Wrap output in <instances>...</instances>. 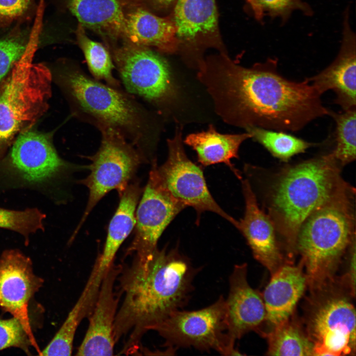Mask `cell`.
Returning <instances> with one entry per match:
<instances>
[{"label": "cell", "instance_id": "obj_1", "mask_svg": "<svg viewBox=\"0 0 356 356\" xmlns=\"http://www.w3.org/2000/svg\"><path fill=\"white\" fill-rule=\"evenodd\" d=\"M203 61L197 78L226 123L296 132L329 114L320 95L306 79L290 80L278 71L276 58L246 67L223 55Z\"/></svg>", "mask_w": 356, "mask_h": 356}, {"label": "cell", "instance_id": "obj_2", "mask_svg": "<svg viewBox=\"0 0 356 356\" xmlns=\"http://www.w3.org/2000/svg\"><path fill=\"white\" fill-rule=\"evenodd\" d=\"M200 268L176 249L158 248L147 258L134 256L121 265L117 280L123 302L114 326L116 343L127 337L121 353L130 355L140 349L144 334L153 329L189 300L194 278Z\"/></svg>", "mask_w": 356, "mask_h": 356}, {"label": "cell", "instance_id": "obj_3", "mask_svg": "<svg viewBox=\"0 0 356 356\" xmlns=\"http://www.w3.org/2000/svg\"><path fill=\"white\" fill-rule=\"evenodd\" d=\"M56 80L76 119L100 129L120 133L144 161L153 158L160 133L158 115L147 110L122 88L97 81L74 64H64Z\"/></svg>", "mask_w": 356, "mask_h": 356}, {"label": "cell", "instance_id": "obj_4", "mask_svg": "<svg viewBox=\"0 0 356 356\" xmlns=\"http://www.w3.org/2000/svg\"><path fill=\"white\" fill-rule=\"evenodd\" d=\"M340 168L329 153L287 167L272 185L267 214L288 258L304 222L347 183Z\"/></svg>", "mask_w": 356, "mask_h": 356}, {"label": "cell", "instance_id": "obj_5", "mask_svg": "<svg viewBox=\"0 0 356 356\" xmlns=\"http://www.w3.org/2000/svg\"><path fill=\"white\" fill-rule=\"evenodd\" d=\"M355 189L347 183L302 225L296 250L301 256L310 289L334 277L356 239Z\"/></svg>", "mask_w": 356, "mask_h": 356}, {"label": "cell", "instance_id": "obj_6", "mask_svg": "<svg viewBox=\"0 0 356 356\" xmlns=\"http://www.w3.org/2000/svg\"><path fill=\"white\" fill-rule=\"evenodd\" d=\"M310 290L305 323L313 356L355 355L356 310L350 290L334 277Z\"/></svg>", "mask_w": 356, "mask_h": 356}, {"label": "cell", "instance_id": "obj_7", "mask_svg": "<svg viewBox=\"0 0 356 356\" xmlns=\"http://www.w3.org/2000/svg\"><path fill=\"white\" fill-rule=\"evenodd\" d=\"M37 44H32L0 84V162L16 134L47 106L52 76L44 65L32 62Z\"/></svg>", "mask_w": 356, "mask_h": 356}, {"label": "cell", "instance_id": "obj_8", "mask_svg": "<svg viewBox=\"0 0 356 356\" xmlns=\"http://www.w3.org/2000/svg\"><path fill=\"white\" fill-rule=\"evenodd\" d=\"M111 56L128 92L149 104L160 117L175 118L180 87L164 57L149 47L130 42L114 49Z\"/></svg>", "mask_w": 356, "mask_h": 356}, {"label": "cell", "instance_id": "obj_9", "mask_svg": "<svg viewBox=\"0 0 356 356\" xmlns=\"http://www.w3.org/2000/svg\"><path fill=\"white\" fill-rule=\"evenodd\" d=\"M227 329L225 299L221 296L204 308L173 312L153 330L164 338L166 347H193L201 351L215 350L224 356H240Z\"/></svg>", "mask_w": 356, "mask_h": 356}, {"label": "cell", "instance_id": "obj_10", "mask_svg": "<svg viewBox=\"0 0 356 356\" xmlns=\"http://www.w3.org/2000/svg\"><path fill=\"white\" fill-rule=\"evenodd\" d=\"M101 140L97 151L88 157L90 173L81 182L87 187L89 196L83 216L71 239L96 204L107 193L124 190L144 159L136 148L120 133L109 128L99 131Z\"/></svg>", "mask_w": 356, "mask_h": 356}, {"label": "cell", "instance_id": "obj_11", "mask_svg": "<svg viewBox=\"0 0 356 356\" xmlns=\"http://www.w3.org/2000/svg\"><path fill=\"white\" fill-rule=\"evenodd\" d=\"M168 155L158 166L154 159L151 170L162 187L185 207H191L199 215L206 211L215 213L236 228L238 221L219 205L208 188L202 170L187 156L183 145L181 126L167 140Z\"/></svg>", "mask_w": 356, "mask_h": 356}, {"label": "cell", "instance_id": "obj_12", "mask_svg": "<svg viewBox=\"0 0 356 356\" xmlns=\"http://www.w3.org/2000/svg\"><path fill=\"white\" fill-rule=\"evenodd\" d=\"M70 168L71 164L59 156L47 135L27 130L15 140L0 171L19 186L42 188Z\"/></svg>", "mask_w": 356, "mask_h": 356}, {"label": "cell", "instance_id": "obj_13", "mask_svg": "<svg viewBox=\"0 0 356 356\" xmlns=\"http://www.w3.org/2000/svg\"><path fill=\"white\" fill-rule=\"evenodd\" d=\"M43 280L33 270L32 261L20 251L6 250L0 257V306L18 319L25 330L31 345L40 355L30 325L28 306Z\"/></svg>", "mask_w": 356, "mask_h": 356}, {"label": "cell", "instance_id": "obj_14", "mask_svg": "<svg viewBox=\"0 0 356 356\" xmlns=\"http://www.w3.org/2000/svg\"><path fill=\"white\" fill-rule=\"evenodd\" d=\"M185 208L162 187L151 170L136 209L135 234L127 253L142 258L152 256L164 230Z\"/></svg>", "mask_w": 356, "mask_h": 356}, {"label": "cell", "instance_id": "obj_15", "mask_svg": "<svg viewBox=\"0 0 356 356\" xmlns=\"http://www.w3.org/2000/svg\"><path fill=\"white\" fill-rule=\"evenodd\" d=\"M121 265L114 262L102 279L93 309L89 315V325L76 356H111L116 341L114 326L120 296L115 292V283Z\"/></svg>", "mask_w": 356, "mask_h": 356}, {"label": "cell", "instance_id": "obj_16", "mask_svg": "<svg viewBox=\"0 0 356 356\" xmlns=\"http://www.w3.org/2000/svg\"><path fill=\"white\" fill-rule=\"evenodd\" d=\"M241 185L245 212L236 228L244 236L254 257L272 274L289 262L285 261L273 223L259 207L249 181L242 180Z\"/></svg>", "mask_w": 356, "mask_h": 356}, {"label": "cell", "instance_id": "obj_17", "mask_svg": "<svg viewBox=\"0 0 356 356\" xmlns=\"http://www.w3.org/2000/svg\"><path fill=\"white\" fill-rule=\"evenodd\" d=\"M349 14L347 8L344 15L341 45L336 58L318 74L307 78L320 95L333 91L335 103L343 110L356 108V39L350 24Z\"/></svg>", "mask_w": 356, "mask_h": 356}, {"label": "cell", "instance_id": "obj_18", "mask_svg": "<svg viewBox=\"0 0 356 356\" xmlns=\"http://www.w3.org/2000/svg\"><path fill=\"white\" fill-rule=\"evenodd\" d=\"M229 292L225 299L227 333L235 341L254 331L261 333L266 310L262 295L247 280V265L234 266L229 278Z\"/></svg>", "mask_w": 356, "mask_h": 356}, {"label": "cell", "instance_id": "obj_19", "mask_svg": "<svg viewBox=\"0 0 356 356\" xmlns=\"http://www.w3.org/2000/svg\"><path fill=\"white\" fill-rule=\"evenodd\" d=\"M304 268L301 260L298 265L288 262L271 274L261 294L266 310L265 324L270 330L292 316L308 286Z\"/></svg>", "mask_w": 356, "mask_h": 356}, {"label": "cell", "instance_id": "obj_20", "mask_svg": "<svg viewBox=\"0 0 356 356\" xmlns=\"http://www.w3.org/2000/svg\"><path fill=\"white\" fill-rule=\"evenodd\" d=\"M174 21L179 41L196 45L219 36L215 0H178Z\"/></svg>", "mask_w": 356, "mask_h": 356}, {"label": "cell", "instance_id": "obj_21", "mask_svg": "<svg viewBox=\"0 0 356 356\" xmlns=\"http://www.w3.org/2000/svg\"><path fill=\"white\" fill-rule=\"evenodd\" d=\"M125 36L130 43L153 46L165 53L175 52L178 40L174 20L161 17L141 7L125 14Z\"/></svg>", "mask_w": 356, "mask_h": 356}, {"label": "cell", "instance_id": "obj_22", "mask_svg": "<svg viewBox=\"0 0 356 356\" xmlns=\"http://www.w3.org/2000/svg\"><path fill=\"white\" fill-rule=\"evenodd\" d=\"M142 193L139 182L134 181L130 183L120 194L119 204L109 224L103 252L94 266L101 278L113 263L118 250L135 226L136 209Z\"/></svg>", "mask_w": 356, "mask_h": 356}, {"label": "cell", "instance_id": "obj_23", "mask_svg": "<svg viewBox=\"0 0 356 356\" xmlns=\"http://www.w3.org/2000/svg\"><path fill=\"white\" fill-rule=\"evenodd\" d=\"M84 28L112 39L125 36L126 15L120 0H64Z\"/></svg>", "mask_w": 356, "mask_h": 356}, {"label": "cell", "instance_id": "obj_24", "mask_svg": "<svg viewBox=\"0 0 356 356\" xmlns=\"http://www.w3.org/2000/svg\"><path fill=\"white\" fill-rule=\"evenodd\" d=\"M251 138L247 132L236 134H222L210 125L205 131L187 135L183 142L196 152L198 161L202 166L224 163L238 178L241 179L239 172L231 163V160L238 158L240 145Z\"/></svg>", "mask_w": 356, "mask_h": 356}, {"label": "cell", "instance_id": "obj_25", "mask_svg": "<svg viewBox=\"0 0 356 356\" xmlns=\"http://www.w3.org/2000/svg\"><path fill=\"white\" fill-rule=\"evenodd\" d=\"M101 281L91 273L78 301L54 337L41 351V356H69L72 353L76 330L81 321L89 316L94 306Z\"/></svg>", "mask_w": 356, "mask_h": 356}, {"label": "cell", "instance_id": "obj_26", "mask_svg": "<svg viewBox=\"0 0 356 356\" xmlns=\"http://www.w3.org/2000/svg\"><path fill=\"white\" fill-rule=\"evenodd\" d=\"M291 317L266 334L268 341L267 355L313 356V345L306 330Z\"/></svg>", "mask_w": 356, "mask_h": 356}, {"label": "cell", "instance_id": "obj_27", "mask_svg": "<svg viewBox=\"0 0 356 356\" xmlns=\"http://www.w3.org/2000/svg\"><path fill=\"white\" fill-rule=\"evenodd\" d=\"M245 129L251 135V138L262 145L272 156L285 162L319 144L307 141L287 132L257 127H249Z\"/></svg>", "mask_w": 356, "mask_h": 356}, {"label": "cell", "instance_id": "obj_28", "mask_svg": "<svg viewBox=\"0 0 356 356\" xmlns=\"http://www.w3.org/2000/svg\"><path fill=\"white\" fill-rule=\"evenodd\" d=\"M75 34L79 47L85 56L92 77L110 86L121 88V83L113 74L115 66L107 49L87 35L85 28L79 23Z\"/></svg>", "mask_w": 356, "mask_h": 356}, {"label": "cell", "instance_id": "obj_29", "mask_svg": "<svg viewBox=\"0 0 356 356\" xmlns=\"http://www.w3.org/2000/svg\"><path fill=\"white\" fill-rule=\"evenodd\" d=\"M335 121V146L330 154L341 167L356 159V108L329 114Z\"/></svg>", "mask_w": 356, "mask_h": 356}, {"label": "cell", "instance_id": "obj_30", "mask_svg": "<svg viewBox=\"0 0 356 356\" xmlns=\"http://www.w3.org/2000/svg\"><path fill=\"white\" fill-rule=\"evenodd\" d=\"M39 27L35 25L30 36L25 32L15 30L0 39V84L38 38Z\"/></svg>", "mask_w": 356, "mask_h": 356}, {"label": "cell", "instance_id": "obj_31", "mask_svg": "<svg viewBox=\"0 0 356 356\" xmlns=\"http://www.w3.org/2000/svg\"><path fill=\"white\" fill-rule=\"evenodd\" d=\"M45 218L44 213L36 208L19 211L0 207V228L20 234L27 243L32 234L44 230Z\"/></svg>", "mask_w": 356, "mask_h": 356}, {"label": "cell", "instance_id": "obj_32", "mask_svg": "<svg viewBox=\"0 0 356 356\" xmlns=\"http://www.w3.org/2000/svg\"><path fill=\"white\" fill-rule=\"evenodd\" d=\"M31 345L22 324L16 318L0 319V351L10 347L21 349L29 353Z\"/></svg>", "mask_w": 356, "mask_h": 356}, {"label": "cell", "instance_id": "obj_33", "mask_svg": "<svg viewBox=\"0 0 356 356\" xmlns=\"http://www.w3.org/2000/svg\"><path fill=\"white\" fill-rule=\"evenodd\" d=\"M264 15L272 18H279L283 22L287 21L292 12L300 10L307 15H311L312 10L302 0H257Z\"/></svg>", "mask_w": 356, "mask_h": 356}, {"label": "cell", "instance_id": "obj_34", "mask_svg": "<svg viewBox=\"0 0 356 356\" xmlns=\"http://www.w3.org/2000/svg\"><path fill=\"white\" fill-rule=\"evenodd\" d=\"M34 0H0V32L32 10Z\"/></svg>", "mask_w": 356, "mask_h": 356}, {"label": "cell", "instance_id": "obj_35", "mask_svg": "<svg viewBox=\"0 0 356 356\" xmlns=\"http://www.w3.org/2000/svg\"><path fill=\"white\" fill-rule=\"evenodd\" d=\"M347 271L341 279L350 290L352 295H356V239L349 247Z\"/></svg>", "mask_w": 356, "mask_h": 356}, {"label": "cell", "instance_id": "obj_36", "mask_svg": "<svg viewBox=\"0 0 356 356\" xmlns=\"http://www.w3.org/2000/svg\"><path fill=\"white\" fill-rule=\"evenodd\" d=\"M246 1L251 8L255 18L258 21H262L264 15L258 4L257 0H246Z\"/></svg>", "mask_w": 356, "mask_h": 356}, {"label": "cell", "instance_id": "obj_37", "mask_svg": "<svg viewBox=\"0 0 356 356\" xmlns=\"http://www.w3.org/2000/svg\"><path fill=\"white\" fill-rule=\"evenodd\" d=\"M176 0H153L154 2L162 7H168Z\"/></svg>", "mask_w": 356, "mask_h": 356}]
</instances>
